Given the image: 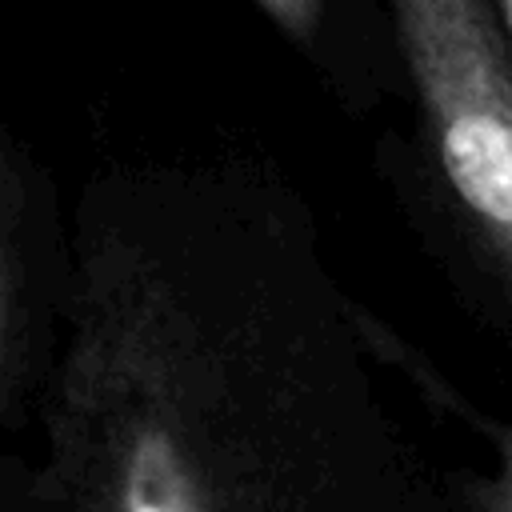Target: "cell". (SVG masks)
<instances>
[{
  "label": "cell",
  "mask_w": 512,
  "mask_h": 512,
  "mask_svg": "<svg viewBox=\"0 0 512 512\" xmlns=\"http://www.w3.org/2000/svg\"><path fill=\"white\" fill-rule=\"evenodd\" d=\"M60 320L4 512H436L288 236L88 224Z\"/></svg>",
  "instance_id": "cell-1"
},
{
  "label": "cell",
  "mask_w": 512,
  "mask_h": 512,
  "mask_svg": "<svg viewBox=\"0 0 512 512\" xmlns=\"http://www.w3.org/2000/svg\"><path fill=\"white\" fill-rule=\"evenodd\" d=\"M444 180L512 288V60L484 0H392Z\"/></svg>",
  "instance_id": "cell-2"
},
{
  "label": "cell",
  "mask_w": 512,
  "mask_h": 512,
  "mask_svg": "<svg viewBox=\"0 0 512 512\" xmlns=\"http://www.w3.org/2000/svg\"><path fill=\"white\" fill-rule=\"evenodd\" d=\"M260 4L296 40H308L316 28V16H320V0H260Z\"/></svg>",
  "instance_id": "cell-3"
},
{
  "label": "cell",
  "mask_w": 512,
  "mask_h": 512,
  "mask_svg": "<svg viewBox=\"0 0 512 512\" xmlns=\"http://www.w3.org/2000/svg\"><path fill=\"white\" fill-rule=\"evenodd\" d=\"M484 512H512V444H508L500 480H496V484L488 488V496H484Z\"/></svg>",
  "instance_id": "cell-4"
},
{
  "label": "cell",
  "mask_w": 512,
  "mask_h": 512,
  "mask_svg": "<svg viewBox=\"0 0 512 512\" xmlns=\"http://www.w3.org/2000/svg\"><path fill=\"white\" fill-rule=\"evenodd\" d=\"M496 8H500V16H504V28H508V36H512V0H496Z\"/></svg>",
  "instance_id": "cell-5"
}]
</instances>
